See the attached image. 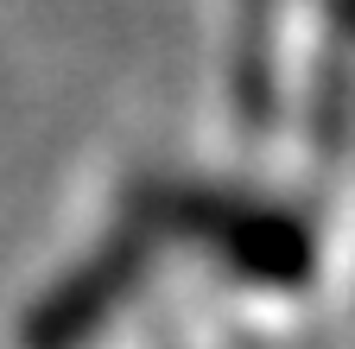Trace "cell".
<instances>
[{
	"label": "cell",
	"instance_id": "cell-1",
	"mask_svg": "<svg viewBox=\"0 0 355 349\" xmlns=\"http://www.w3.org/2000/svg\"><path fill=\"white\" fill-rule=\"evenodd\" d=\"M343 13H349V26H355V0H343Z\"/></svg>",
	"mask_w": 355,
	"mask_h": 349
}]
</instances>
